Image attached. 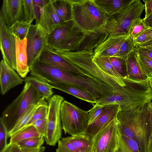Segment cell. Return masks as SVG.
Returning a JSON list of instances; mask_svg holds the SVG:
<instances>
[{"instance_id":"484cf974","label":"cell","mask_w":152,"mask_h":152,"mask_svg":"<svg viewBox=\"0 0 152 152\" xmlns=\"http://www.w3.org/2000/svg\"><path fill=\"white\" fill-rule=\"evenodd\" d=\"M76 148L87 152H93V138L85 134L64 137Z\"/></svg>"},{"instance_id":"836d02e7","label":"cell","mask_w":152,"mask_h":152,"mask_svg":"<svg viewBox=\"0 0 152 152\" xmlns=\"http://www.w3.org/2000/svg\"><path fill=\"white\" fill-rule=\"evenodd\" d=\"M110 60L115 71L122 78L127 77L126 58L113 56L110 57Z\"/></svg>"},{"instance_id":"7bdbcfd3","label":"cell","mask_w":152,"mask_h":152,"mask_svg":"<svg viewBox=\"0 0 152 152\" xmlns=\"http://www.w3.org/2000/svg\"><path fill=\"white\" fill-rule=\"evenodd\" d=\"M47 118H46L35 121L31 125L34 126L40 134L44 137L47 132Z\"/></svg>"},{"instance_id":"f907efd6","label":"cell","mask_w":152,"mask_h":152,"mask_svg":"<svg viewBox=\"0 0 152 152\" xmlns=\"http://www.w3.org/2000/svg\"><path fill=\"white\" fill-rule=\"evenodd\" d=\"M142 20L148 28H152V13L146 18H143Z\"/></svg>"},{"instance_id":"603a6c76","label":"cell","mask_w":152,"mask_h":152,"mask_svg":"<svg viewBox=\"0 0 152 152\" xmlns=\"http://www.w3.org/2000/svg\"><path fill=\"white\" fill-rule=\"evenodd\" d=\"M134 52L126 58L127 77L137 81L148 80L142 72L137 62Z\"/></svg>"},{"instance_id":"e0dca14e","label":"cell","mask_w":152,"mask_h":152,"mask_svg":"<svg viewBox=\"0 0 152 152\" xmlns=\"http://www.w3.org/2000/svg\"><path fill=\"white\" fill-rule=\"evenodd\" d=\"M129 36L119 34L109 35L105 40L94 49V54L110 57L115 56L121 45Z\"/></svg>"},{"instance_id":"1f68e13d","label":"cell","mask_w":152,"mask_h":152,"mask_svg":"<svg viewBox=\"0 0 152 152\" xmlns=\"http://www.w3.org/2000/svg\"><path fill=\"white\" fill-rule=\"evenodd\" d=\"M138 48L134 39L129 36L121 45L115 56L126 58Z\"/></svg>"},{"instance_id":"7dc6e473","label":"cell","mask_w":152,"mask_h":152,"mask_svg":"<svg viewBox=\"0 0 152 152\" xmlns=\"http://www.w3.org/2000/svg\"><path fill=\"white\" fill-rule=\"evenodd\" d=\"M145 6V15L144 19L146 18L152 13V0H143Z\"/></svg>"},{"instance_id":"30bf717a","label":"cell","mask_w":152,"mask_h":152,"mask_svg":"<svg viewBox=\"0 0 152 152\" xmlns=\"http://www.w3.org/2000/svg\"><path fill=\"white\" fill-rule=\"evenodd\" d=\"M119 122L116 117L93 137V152H115L118 145Z\"/></svg>"},{"instance_id":"44dd1931","label":"cell","mask_w":152,"mask_h":152,"mask_svg":"<svg viewBox=\"0 0 152 152\" xmlns=\"http://www.w3.org/2000/svg\"><path fill=\"white\" fill-rule=\"evenodd\" d=\"M53 88L84 101L96 104V101L89 93L74 85L64 82H53L49 83Z\"/></svg>"},{"instance_id":"d590c367","label":"cell","mask_w":152,"mask_h":152,"mask_svg":"<svg viewBox=\"0 0 152 152\" xmlns=\"http://www.w3.org/2000/svg\"><path fill=\"white\" fill-rule=\"evenodd\" d=\"M25 20L30 23L36 18L33 0H23Z\"/></svg>"},{"instance_id":"3957f363","label":"cell","mask_w":152,"mask_h":152,"mask_svg":"<svg viewBox=\"0 0 152 152\" xmlns=\"http://www.w3.org/2000/svg\"><path fill=\"white\" fill-rule=\"evenodd\" d=\"M73 20L86 32L100 29L105 24L107 15L94 0H70Z\"/></svg>"},{"instance_id":"e575fe53","label":"cell","mask_w":152,"mask_h":152,"mask_svg":"<svg viewBox=\"0 0 152 152\" xmlns=\"http://www.w3.org/2000/svg\"><path fill=\"white\" fill-rule=\"evenodd\" d=\"M44 141V137L41 136L22 140L18 144L21 148H37L42 146Z\"/></svg>"},{"instance_id":"ab89813d","label":"cell","mask_w":152,"mask_h":152,"mask_svg":"<svg viewBox=\"0 0 152 152\" xmlns=\"http://www.w3.org/2000/svg\"><path fill=\"white\" fill-rule=\"evenodd\" d=\"M8 132L2 120L0 118V152H3L7 146Z\"/></svg>"},{"instance_id":"b9f144b4","label":"cell","mask_w":152,"mask_h":152,"mask_svg":"<svg viewBox=\"0 0 152 152\" xmlns=\"http://www.w3.org/2000/svg\"><path fill=\"white\" fill-rule=\"evenodd\" d=\"M36 18V24H37L40 18L44 7L49 0H33Z\"/></svg>"},{"instance_id":"8992f818","label":"cell","mask_w":152,"mask_h":152,"mask_svg":"<svg viewBox=\"0 0 152 152\" xmlns=\"http://www.w3.org/2000/svg\"><path fill=\"white\" fill-rule=\"evenodd\" d=\"M145 9L144 4L140 0H134L122 12L111 16L107 15L105 24L99 29L108 35H129L131 27L141 18Z\"/></svg>"},{"instance_id":"5bb4252c","label":"cell","mask_w":152,"mask_h":152,"mask_svg":"<svg viewBox=\"0 0 152 152\" xmlns=\"http://www.w3.org/2000/svg\"><path fill=\"white\" fill-rule=\"evenodd\" d=\"M38 59L40 61L64 70L73 73L85 74L75 64L56 53L54 50L46 46Z\"/></svg>"},{"instance_id":"ba28073f","label":"cell","mask_w":152,"mask_h":152,"mask_svg":"<svg viewBox=\"0 0 152 152\" xmlns=\"http://www.w3.org/2000/svg\"><path fill=\"white\" fill-rule=\"evenodd\" d=\"M61 118L62 129L71 136L85 134L88 126L89 112L66 100L61 103Z\"/></svg>"},{"instance_id":"f546056e","label":"cell","mask_w":152,"mask_h":152,"mask_svg":"<svg viewBox=\"0 0 152 152\" xmlns=\"http://www.w3.org/2000/svg\"><path fill=\"white\" fill-rule=\"evenodd\" d=\"M115 152H140L137 143L134 140L119 134L118 145Z\"/></svg>"},{"instance_id":"9a60e30c","label":"cell","mask_w":152,"mask_h":152,"mask_svg":"<svg viewBox=\"0 0 152 152\" xmlns=\"http://www.w3.org/2000/svg\"><path fill=\"white\" fill-rule=\"evenodd\" d=\"M120 110V106L118 104L104 106L103 110L100 116L96 121L88 125L85 134L93 138L116 117Z\"/></svg>"},{"instance_id":"5b68a950","label":"cell","mask_w":152,"mask_h":152,"mask_svg":"<svg viewBox=\"0 0 152 152\" xmlns=\"http://www.w3.org/2000/svg\"><path fill=\"white\" fill-rule=\"evenodd\" d=\"M85 33L73 20L65 22L48 34L47 46L55 50L75 52Z\"/></svg>"},{"instance_id":"52a82bcc","label":"cell","mask_w":152,"mask_h":152,"mask_svg":"<svg viewBox=\"0 0 152 152\" xmlns=\"http://www.w3.org/2000/svg\"><path fill=\"white\" fill-rule=\"evenodd\" d=\"M42 97L29 83L25 82L19 95L2 113L1 118L8 132L11 130L31 106Z\"/></svg>"},{"instance_id":"bcb514c9","label":"cell","mask_w":152,"mask_h":152,"mask_svg":"<svg viewBox=\"0 0 152 152\" xmlns=\"http://www.w3.org/2000/svg\"><path fill=\"white\" fill-rule=\"evenodd\" d=\"M3 152H21V148L18 144L10 142Z\"/></svg>"},{"instance_id":"ffe728a7","label":"cell","mask_w":152,"mask_h":152,"mask_svg":"<svg viewBox=\"0 0 152 152\" xmlns=\"http://www.w3.org/2000/svg\"><path fill=\"white\" fill-rule=\"evenodd\" d=\"M108 35L100 29L86 32L75 52L92 51L107 38Z\"/></svg>"},{"instance_id":"f6af8a7d","label":"cell","mask_w":152,"mask_h":152,"mask_svg":"<svg viewBox=\"0 0 152 152\" xmlns=\"http://www.w3.org/2000/svg\"><path fill=\"white\" fill-rule=\"evenodd\" d=\"M139 55L152 61V50L138 48L135 51Z\"/></svg>"},{"instance_id":"f5cc1de1","label":"cell","mask_w":152,"mask_h":152,"mask_svg":"<svg viewBox=\"0 0 152 152\" xmlns=\"http://www.w3.org/2000/svg\"><path fill=\"white\" fill-rule=\"evenodd\" d=\"M147 152H152V134L149 136L147 147Z\"/></svg>"},{"instance_id":"8d00e7d4","label":"cell","mask_w":152,"mask_h":152,"mask_svg":"<svg viewBox=\"0 0 152 152\" xmlns=\"http://www.w3.org/2000/svg\"><path fill=\"white\" fill-rule=\"evenodd\" d=\"M148 28L141 18L136 20L131 27L129 34L130 37L135 39L138 37Z\"/></svg>"},{"instance_id":"4316f807","label":"cell","mask_w":152,"mask_h":152,"mask_svg":"<svg viewBox=\"0 0 152 152\" xmlns=\"http://www.w3.org/2000/svg\"><path fill=\"white\" fill-rule=\"evenodd\" d=\"M56 12L64 22L73 20L72 3L70 0H53Z\"/></svg>"},{"instance_id":"c3c4849f","label":"cell","mask_w":152,"mask_h":152,"mask_svg":"<svg viewBox=\"0 0 152 152\" xmlns=\"http://www.w3.org/2000/svg\"><path fill=\"white\" fill-rule=\"evenodd\" d=\"M21 152H44L45 148L42 146L37 148H21Z\"/></svg>"},{"instance_id":"2e32d148","label":"cell","mask_w":152,"mask_h":152,"mask_svg":"<svg viewBox=\"0 0 152 152\" xmlns=\"http://www.w3.org/2000/svg\"><path fill=\"white\" fill-rule=\"evenodd\" d=\"M24 81L19 74L2 59L0 63V86L3 95L11 89Z\"/></svg>"},{"instance_id":"4dcf8cb0","label":"cell","mask_w":152,"mask_h":152,"mask_svg":"<svg viewBox=\"0 0 152 152\" xmlns=\"http://www.w3.org/2000/svg\"><path fill=\"white\" fill-rule=\"evenodd\" d=\"M31 24L26 21H17L9 28L11 33L21 39L26 38Z\"/></svg>"},{"instance_id":"d6986e66","label":"cell","mask_w":152,"mask_h":152,"mask_svg":"<svg viewBox=\"0 0 152 152\" xmlns=\"http://www.w3.org/2000/svg\"><path fill=\"white\" fill-rule=\"evenodd\" d=\"M14 36L16 42V71L22 78H25L30 71L28 63L27 39H21Z\"/></svg>"},{"instance_id":"4fadbf2b","label":"cell","mask_w":152,"mask_h":152,"mask_svg":"<svg viewBox=\"0 0 152 152\" xmlns=\"http://www.w3.org/2000/svg\"><path fill=\"white\" fill-rule=\"evenodd\" d=\"M0 18L9 28L17 21H25L23 0H3Z\"/></svg>"},{"instance_id":"d6a6232c","label":"cell","mask_w":152,"mask_h":152,"mask_svg":"<svg viewBox=\"0 0 152 152\" xmlns=\"http://www.w3.org/2000/svg\"><path fill=\"white\" fill-rule=\"evenodd\" d=\"M136 58L140 68L148 79H152V61L134 52Z\"/></svg>"},{"instance_id":"60d3db41","label":"cell","mask_w":152,"mask_h":152,"mask_svg":"<svg viewBox=\"0 0 152 152\" xmlns=\"http://www.w3.org/2000/svg\"><path fill=\"white\" fill-rule=\"evenodd\" d=\"M104 106L95 104L94 107L88 110L89 121L88 125L96 121L102 112Z\"/></svg>"},{"instance_id":"681fc988","label":"cell","mask_w":152,"mask_h":152,"mask_svg":"<svg viewBox=\"0 0 152 152\" xmlns=\"http://www.w3.org/2000/svg\"><path fill=\"white\" fill-rule=\"evenodd\" d=\"M148 104V106L149 125L151 130V134H152V102H151L149 103Z\"/></svg>"},{"instance_id":"db71d44e","label":"cell","mask_w":152,"mask_h":152,"mask_svg":"<svg viewBox=\"0 0 152 152\" xmlns=\"http://www.w3.org/2000/svg\"><path fill=\"white\" fill-rule=\"evenodd\" d=\"M149 84L150 87L152 90V79L149 80Z\"/></svg>"},{"instance_id":"7a4b0ae2","label":"cell","mask_w":152,"mask_h":152,"mask_svg":"<svg viewBox=\"0 0 152 152\" xmlns=\"http://www.w3.org/2000/svg\"><path fill=\"white\" fill-rule=\"evenodd\" d=\"M148 104L139 109L120 110L117 116L119 134L135 141L140 152H147L151 134Z\"/></svg>"},{"instance_id":"f35d334b","label":"cell","mask_w":152,"mask_h":152,"mask_svg":"<svg viewBox=\"0 0 152 152\" xmlns=\"http://www.w3.org/2000/svg\"><path fill=\"white\" fill-rule=\"evenodd\" d=\"M56 152H87L76 148L67 141L64 137L61 138L58 142Z\"/></svg>"},{"instance_id":"7402d4cb","label":"cell","mask_w":152,"mask_h":152,"mask_svg":"<svg viewBox=\"0 0 152 152\" xmlns=\"http://www.w3.org/2000/svg\"><path fill=\"white\" fill-rule=\"evenodd\" d=\"M134 0H94L108 15H112L123 11Z\"/></svg>"},{"instance_id":"816d5d0a","label":"cell","mask_w":152,"mask_h":152,"mask_svg":"<svg viewBox=\"0 0 152 152\" xmlns=\"http://www.w3.org/2000/svg\"><path fill=\"white\" fill-rule=\"evenodd\" d=\"M138 48L152 50V39L138 45Z\"/></svg>"},{"instance_id":"8fae6325","label":"cell","mask_w":152,"mask_h":152,"mask_svg":"<svg viewBox=\"0 0 152 152\" xmlns=\"http://www.w3.org/2000/svg\"><path fill=\"white\" fill-rule=\"evenodd\" d=\"M47 35L46 30L39 25L31 24L26 37L28 63L29 68L38 58L46 46Z\"/></svg>"},{"instance_id":"d4e9b609","label":"cell","mask_w":152,"mask_h":152,"mask_svg":"<svg viewBox=\"0 0 152 152\" xmlns=\"http://www.w3.org/2000/svg\"><path fill=\"white\" fill-rule=\"evenodd\" d=\"M46 101L44 98L42 97L37 102L31 105L12 129L8 132V137L23 128L31 118L38 107L48 103Z\"/></svg>"},{"instance_id":"277c9868","label":"cell","mask_w":152,"mask_h":152,"mask_svg":"<svg viewBox=\"0 0 152 152\" xmlns=\"http://www.w3.org/2000/svg\"><path fill=\"white\" fill-rule=\"evenodd\" d=\"M55 51L56 53L76 65L85 73L110 86L114 90L126 86L124 80H120L106 73L92 61L94 51Z\"/></svg>"},{"instance_id":"f1b7e54d","label":"cell","mask_w":152,"mask_h":152,"mask_svg":"<svg viewBox=\"0 0 152 152\" xmlns=\"http://www.w3.org/2000/svg\"><path fill=\"white\" fill-rule=\"evenodd\" d=\"M40 136L35 127L30 125L24 127L12 135L10 137V142L18 144L22 140Z\"/></svg>"},{"instance_id":"11a10c76","label":"cell","mask_w":152,"mask_h":152,"mask_svg":"<svg viewBox=\"0 0 152 152\" xmlns=\"http://www.w3.org/2000/svg\"><path fill=\"white\" fill-rule=\"evenodd\" d=\"M92 152H93V151Z\"/></svg>"},{"instance_id":"ac0fdd59","label":"cell","mask_w":152,"mask_h":152,"mask_svg":"<svg viewBox=\"0 0 152 152\" xmlns=\"http://www.w3.org/2000/svg\"><path fill=\"white\" fill-rule=\"evenodd\" d=\"M64 22L57 15L53 0H49L44 7L40 19L37 24L44 28L48 34Z\"/></svg>"},{"instance_id":"cb8c5ba5","label":"cell","mask_w":152,"mask_h":152,"mask_svg":"<svg viewBox=\"0 0 152 152\" xmlns=\"http://www.w3.org/2000/svg\"><path fill=\"white\" fill-rule=\"evenodd\" d=\"M25 82L30 83L37 91L41 97L48 101L53 96V88L48 83L31 75L24 78Z\"/></svg>"},{"instance_id":"6da1fadb","label":"cell","mask_w":152,"mask_h":152,"mask_svg":"<svg viewBox=\"0 0 152 152\" xmlns=\"http://www.w3.org/2000/svg\"><path fill=\"white\" fill-rule=\"evenodd\" d=\"M124 86L114 90L111 96L97 102L104 106L117 104L121 110L140 109L152 100V90L148 80L137 81L128 77L123 78Z\"/></svg>"},{"instance_id":"74e56055","label":"cell","mask_w":152,"mask_h":152,"mask_svg":"<svg viewBox=\"0 0 152 152\" xmlns=\"http://www.w3.org/2000/svg\"><path fill=\"white\" fill-rule=\"evenodd\" d=\"M48 111V103L39 106L31 118L24 127L31 125L34 122L37 120L47 118Z\"/></svg>"},{"instance_id":"ee69618b","label":"cell","mask_w":152,"mask_h":152,"mask_svg":"<svg viewBox=\"0 0 152 152\" xmlns=\"http://www.w3.org/2000/svg\"><path fill=\"white\" fill-rule=\"evenodd\" d=\"M134 39L138 47L139 45L151 40L152 39V28H148L138 37Z\"/></svg>"},{"instance_id":"9c48e42d","label":"cell","mask_w":152,"mask_h":152,"mask_svg":"<svg viewBox=\"0 0 152 152\" xmlns=\"http://www.w3.org/2000/svg\"><path fill=\"white\" fill-rule=\"evenodd\" d=\"M64 100V98L61 96L54 95L48 101L47 128L44 138L46 144L50 146H55L62 138V128L60 109Z\"/></svg>"},{"instance_id":"7c38bea8","label":"cell","mask_w":152,"mask_h":152,"mask_svg":"<svg viewBox=\"0 0 152 152\" xmlns=\"http://www.w3.org/2000/svg\"><path fill=\"white\" fill-rule=\"evenodd\" d=\"M0 48L3 60L10 67L16 70V42L15 36L0 18Z\"/></svg>"},{"instance_id":"83f0119b","label":"cell","mask_w":152,"mask_h":152,"mask_svg":"<svg viewBox=\"0 0 152 152\" xmlns=\"http://www.w3.org/2000/svg\"><path fill=\"white\" fill-rule=\"evenodd\" d=\"M92 61L102 70L108 74L120 80H123L120 75L115 71L112 65L110 57L94 54Z\"/></svg>"}]
</instances>
